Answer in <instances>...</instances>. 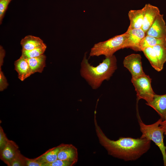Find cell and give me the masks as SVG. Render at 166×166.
Wrapping results in <instances>:
<instances>
[{"label":"cell","mask_w":166,"mask_h":166,"mask_svg":"<svg viewBox=\"0 0 166 166\" xmlns=\"http://www.w3.org/2000/svg\"><path fill=\"white\" fill-rule=\"evenodd\" d=\"M94 119L100 143L110 155L125 161H134L140 158L150 148L151 141L146 138L120 137L116 140L109 139L98 125L96 113Z\"/></svg>","instance_id":"1"},{"label":"cell","mask_w":166,"mask_h":166,"mask_svg":"<svg viewBox=\"0 0 166 166\" xmlns=\"http://www.w3.org/2000/svg\"><path fill=\"white\" fill-rule=\"evenodd\" d=\"M117 59L114 55L105 58L96 66L91 65L85 53L81 64L80 73L93 89L99 88L105 80H108L117 69Z\"/></svg>","instance_id":"2"},{"label":"cell","mask_w":166,"mask_h":166,"mask_svg":"<svg viewBox=\"0 0 166 166\" xmlns=\"http://www.w3.org/2000/svg\"><path fill=\"white\" fill-rule=\"evenodd\" d=\"M138 116L140 130L142 133L140 138L152 141L158 147L163 156L164 166H166V146L164 142V132L160 124L162 119L160 118L155 123L147 125L143 122L139 115Z\"/></svg>","instance_id":"3"},{"label":"cell","mask_w":166,"mask_h":166,"mask_svg":"<svg viewBox=\"0 0 166 166\" xmlns=\"http://www.w3.org/2000/svg\"><path fill=\"white\" fill-rule=\"evenodd\" d=\"M127 34L125 33L116 35L108 40L95 44L89 53L90 57L104 55L105 57L114 55L117 51L124 48Z\"/></svg>","instance_id":"4"},{"label":"cell","mask_w":166,"mask_h":166,"mask_svg":"<svg viewBox=\"0 0 166 166\" xmlns=\"http://www.w3.org/2000/svg\"><path fill=\"white\" fill-rule=\"evenodd\" d=\"M152 80L146 74L135 79H131V82L136 92L138 101L143 99L148 103L153 99L156 94L151 86Z\"/></svg>","instance_id":"5"},{"label":"cell","mask_w":166,"mask_h":166,"mask_svg":"<svg viewBox=\"0 0 166 166\" xmlns=\"http://www.w3.org/2000/svg\"><path fill=\"white\" fill-rule=\"evenodd\" d=\"M140 54L133 53L126 56L123 60L124 66L130 73L132 79L145 74L143 69Z\"/></svg>","instance_id":"6"},{"label":"cell","mask_w":166,"mask_h":166,"mask_svg":"<svg viewBox=\"0 0 166 166\" xmlns=\"http://www.w3.org/2000/svg\"><path fill=\"white\" fill-rule=\"evenodd\" d=\"M127 37L125 48H130L136 51H140V43L146 36V33L141 29H128L126 32Z\"/></svg>","instance_id":"7"},{"label":"cell","mask_w":166,"mask_h":166,"mask_svg":"<svg viewBox=\"0 0 166 166\" xmlns=\"http://www.w3.org/2000/svg\"><path fill=\"white\" fill-rule=\"evenodd\" d=\"M146 35L157 38H166V24L163 14L158 15Z\"/></svg>","instance_id":"8"},{"label":"cell","mask_w":166,"mask_h":166,"mask_svg":"<svg viewBox=\"0 0 166 166\" xmlns=\"http://www.w3.org/2000/svg\"><path fill=\"white\" fill-rule=\"evenodd\" d=\"M143 8L144 14L141 29L146 33L160 13L157 7L150 4H146Z\"/></svg>","instance_id":"9"},{"label":"cell","mask_w":166,"mask_h":166,"mask_svg":"<svg viewBox=\"0 0 166 166\" xmlns=\"http://www.w3.org/2000/svg\"><path fill=\"white\" fill-rule=\"evenodd\" d=\"M19 150L18 145L14 141L9 140L0 151V158L7 166H11L12 160Z\"/></svg>","instance_id":"10"},{"label":"cell","mask_w":166,"mask_h":166,"mask_svg":"<svg viewBox=\"0 0 166 166\" xmlns=\"http://www.w3.org/2000/svg\"><path fill=\"white\" fill-rule=\"evenodd\" d=\"M58 159L73 162L75 164L78 160L77 149L72 144H63L58 153Z\"/></svg>","instance_id":"11"},{"label":"cell","mask_w":166,"mask_h":166,"mask_svg":"<svg viewBox=\"0 0 166 166\" xmlns=\"http://www.w3.org/2000/svg\"><path fill=\"white\" fill-rule=\"evenodd\" d=\"M146 104L154 109L163 121L166 118V94L154 95L152 100Z\"/></svg>","instance_id":"12"},{"label":"cell","mask_w":166,"mask_h":166,"mask_svg":"<svg viewBox=\"0 0 166 166\" xmlns=\"http://www.w3.org/2000/svg\"><path fill=\"white\" fill-rule=\"evenodd\" d=\"M144 14V8L138 10H131L128 14L130 24L128 29L141 28Z\"/></svg>","instance_id":"13"},{"label":"cell","mask_w":166,"mask_h":166,"mask_svg":"<svg viewBox=\"0 0 166 166\" xmlns=\"http://www.w3.org/2000/svg\"><path fill=\"white\" fill-rule=\"evenodd\" d=\"M14 65L15 69L18 74V78L21 81H23L30 76L29 65L26 59L21 56L14 62Z\"/></svg>","instance_id":"14"},{"label":"cell","mask_w":166,"mask_h":166,"mask_svg":"<svg viewBox=\"0 0 166 166\" xmlns=\"http://www.w3.org/2000/svg\"><path fill=\"white\" fill-rule=\"evenodd\" d=\"M26 59L29 65L30 76L36 72L42 73L45 66L46 57L44 54L36 57Z\"/></svg>","instance_id":"15"},{"label":"cell","mask_w":166,"mask_h":166,"mask_svg":"<svg viewBox=\"0 0 166 166\" xmlns=\"http://www.w3.org/2000/svg\"><path fill=\"white\" fill-rule=\"evenodd\" d=\"M20 44L22 49L30 50L42 46L45 44L40 38L28 35L21 40Z\"/></svg>","instance_id":"16"},{"label":"cell","mask_w":166,"mask_h":166,"mask_svg":"<svg viewBox=\"0 0 166 166\" xmlns=\"http://www.w3.org/2000/svg\"><path fill=\"white\" fill-rule=\"evenodd\" d=\"M62 145L63 144H62L50 148L36 158L42 163L44 165L45 164L52 163L58 159V153Z\"/></svg>","instance_id":"17"},{"label":"cell","mask_w":166,"mask_h":166,"mask_svg":"<svg viewBox=\"0 0 166 166\" xmlns=\"http://www.w3.org/2000/svg\"><path fill=\"white\" fill-rule=\"evenodd\" d=\"M142 51L148 59L152 67L158 72L161 71L163 68L161 66L156 54L152 47H147Z\"/></svg>","instance_id":"18"},{"label":"cell","mask_w":166,"mask_h":166,"mask_svg":"<svg viewBox=\"0 0 166 166\" xmlns=\"http://www.w3.org/2000/svg\"><path fill=\"white\" fill-rule=\"evenodd\" d=\"M158 45L166 46V38H159L146 35L141 40L140 45L142 51L145 48Z\"/></svg>","instance_id":"19"},{"label":"cell","mask_w":166,"mask_h":166,"mask_svg":"<svg viewBox=\"0 0 166 166\" xmlns=\"http://www.w3.org/2000/svg\"><path fill=\"white\" fill-rule=\"evenodd\" d=\"M46 48V45L45 44L42 46L30 50L22 49L21 56L25 59L38 57L44 54Z\"/></svg>","instance_id":"20"},{"label":"cell","mask_w":166,"mask_h":166,"mask_svg":"<svg viewBox=\"0 0 166 166\" xmlns=\"http://www.w3.org/2000/svg\"><path fill=\"white\" fill-rule=\"evenodd\" d=\"M152 47L156 54L161 66L163 68L166 62V46L158 45Z\"/></svg>","instance_id":"21"},{"label":"cell","mask_w":166,"mask_h":166,"mask_svg":"<svg viewBox=\"0 0 166 166\" xmlns=\"http://www.w3.org/2000/svg\"><path fill=\"white\" fill-rule=\"evenodd\" d=\"M11 166H26V157L19 150L12 160Z\"/></svg>","instance_id":"22"},{"label":"cell","mask_w":166,"mask_h":166,"mask_svg":"<svg viewBox=\"0 0 166 166\" xmlns=\"http://www.w3.org/2000/svg\"><path fill=\"white\" fill-rule=\"evenodd\" d=\"M12 0H0V24L2 23L9 5Z\"/></svg>","instance_id":"23"},{"label":"cell","mask_w":166,"mask_h":166,"mask_svg":"<svg viewBox=\"0 0 166 166\" xmlns=\"http://www.w3.org/2000/svg\"><path fill=\"white\" fill-rule=\"evenodd\" d=\"M75 164V163L73 162L58 159L52 163L44 164V166H72Z\"/></svg>","instance_id":"24"},{"label":"cell","mask_w":166,"mask_h":166,"mask_svg":"<svg viewBox=\"0 0 166 166\" xmlns=\"http://www.w3.org/2000/svg\"><path fill=\"white\" fill-rule=\"evenodd\" d=\"M9 140L7 138L6 134L2 127L0 126V151L4 148L7 144Z\"/></svg>","instance_id":"25"},{"label":"cell","mask_w":166,"mask_h":166,"mask_svg":"<svg viewBox=\"0 0 166 166\" xmlns=\"http://www.w3.org/2000/svg\"><path fill=\"white\" fill-rule=\"evenodd\" d=\"M8 85L6 77L1 70L0 69V91H3L7 88Z\"/></svg>","instance_id":"26"},{"label":"cell","mask_w":166,"mask_h":166,"mask_svg":"<svg viewBox=\"0 0 166 166\" xmlns=\"http://www.w3.org/2000/svg\"><path fill=\"white\" fill-rule=\"evenodd\" d=\"M26 166H44V164L36 158L30 159L26 157Z\"/></svg>","instance_id":"27"},{"label":"cell","mask_w":166,"mask_h":166,"mask_svg":"<svg viewBox=\"0 0 166 166\" xmlns=\"http://www.w3.org/2000/svg\"><path fill=\"white\" fill-rule=\"evenodd\" d=\"M5 51L3 47L0 46V69H1V67L2 66L4 62V58L5 56Z\"/></svg>","instance_id":"28"},{"label":"cell","mask_w":166,"mask_h":166,"mask_svg":"<svg viewBox=\"0 0 166 166\" xmlns=\"http://www.w3.org/2000/svg\"><path fill=\"white\" fill-rule=\"evenodd\" d=\"M160 124L164 130V135H166V118L165 120L162 121Z\"/></svg>","instance_id":"29"}]
</instances>
